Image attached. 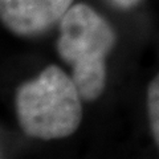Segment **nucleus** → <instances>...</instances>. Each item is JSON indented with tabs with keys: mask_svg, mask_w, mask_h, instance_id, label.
I'll list each match as a JSON object with an SVG mask.
<instances>
[{
	"mask_svg": "<svg viewBox=\"0 0 159 159\" xmlns=\"http://www.w3.org/2000/svg\"><path fill=\"white\" fill-rule=\"evenodd\" d=\"M146 106L150 131L155 146L159 150V73L148 84L146 93Z\"/></svg>",
	"mask_w": 159,
	"mask_h": 159,
	"instance_id": "4",
	"label": "nucleus"
},
{
	"mask_svg": "<svg viewBox=\"0 0 159 159\" xmlns=\"http://www.w3.org/2000/svg\"><path fill=\"white\" fill-rule=\"evenodd\" d=\"M15 111L23 133L41 141L62 139L82 121V97L72 76L48 65L15 93Z\"/></svg>",
	"mask_w": 159,
	"mask_h": 159,
	"instance_id": "1",
	"label": "nucleus"
},
{
	"mask_svg": "<svg viewBox=\"0 0 159 159\" xmlns=\"http://www.w3.org/2000/svg\"><path fill=\"white\" fill-rule=\"evenodd\" d=\"M58 27V56L72 68V78L84 101H96L106 88V57L116 45V31L86 3L73 4Z\"/></svg>",
	"mask_w": 159,
	"mask_h": 159,
	"instance_id": "2",
	"label": "nucleus"
},
{
	"mask_svg": "<svg viewBox=\"0 0 159 159\" xmlns=\"http://www.w3.org/2000/svg\"><path fill=\"white\" fill-rule=\"evenodd\" d=\"M73 3L74 0H0V19L17 36H37L60 23Z\"/></svg>",
	"mask_w": 159,
	"mask_h": 159,
	"instance_id": "3",
	"label": "nucleus"
},
{
	"mask_svg": "<svg viewBox=\"0 0 159 159\" xmlns=\"http://www.w3.org/2000/svg\"><path fill=\"white\" fill-rule=\"evenodd\" d=\"M113 6H116L117 8L121 9H131L134 7H137L142 0H109Z\"/></svg>",
	"mask_w": 159,
	"mask_h": 159,
	"instance_id": "5",
	"label": "nucleus"
}]
</instances>
